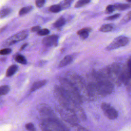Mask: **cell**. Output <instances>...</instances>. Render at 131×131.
I'll return each mask as SVG.
<instances>
[{
	"label": "cell",
	"mask_w": 131,
	"mask_h": 131,
	"mask_svg": "<svg viewBox=\"0 0 131 131\" xmlns=\"http://www.w3.org/2000/svg\"><path fill=\"white\" fill-rule=\"evenodd\" d=\"M114 90L113 83L106 78L100 79L96 83L89 86V94L92 97L99 96H105L111 94Z\"/></svg>",
	"instance_id": "cell-1"
},
{
	"label": "cell",
	"mask_w": 131,
	"mask_h": 131,
	"mask_svg": "<svg viewBox=\"0 0 131 131\" xmlns=\"http://www.w3.org/2000/svg\"><path fill=\"white\" fill-rule=\"evenodd\" d=\"M108 77L111 78L117 84L123 83V74L124 66L121 64L114 63L107 68Z\"/></svg>",
	"instance_id": "cell-2"
},
{
	"label": "cell",
	"mask_w": 131,
	"mask_h": 131,
	"mask_svg": "<svg viewBox=\"0 0 131 131\" xmlns=\"http://www.w3.org/2000/svg\"><path fill=\"white\" fill-rule=\"evenodd\" d=\"M40 124V128L42 130H65L67 129L59 121L53 117L45 119Z\"/></svg>",
	"instance_id": "cell-3"
},
{
	"label": "cell",
	"mask_w": 131,
	"mask_h": 131,
	"mask_svg": "<svg viewBox=\"0 0 131 131\" xmlns=\"http://www.w3.org/2000/svg\"><path fill=\"white\" fill-rule=\"evenodd\" d=\"M28 35V31L27 30H23L17 34L11 36L7 39H6L3 43V46L7 47L11 45H13L16 42L24 40L27 38Z\"/></svg>",
	"instance_id": "cell-4"
},
{
	"label": "cell",
	"mask_w": 131,
	"mask_h": 131,
	"mask_svg": "<svg viewBox=\"0 0 131 131\" xmlns=\"http://www.w3.org/2000/svg\"><path fill=\"white\" fill-rule=\"evenodd\" d=\"M129 41L128 38L125 36H119L115 38L111 43H110L106 48L108 51L113 50L125 46Z\"/></svg>",
	"instance_id": "cell-5"
},
{
	"label": "cell",
	"mask_w": 131,
	"mask_h": 131,
	"mask_svg": "<svg viewBox=\"0 0 131 131\" xmlns=\"http://www.w3.org/2000/svg\"><path fill=\"white\" fill-rule=\"evenodd\" d=\"M101 107L105 116L109 119L114 120L118 117V112L110 104L103 102L101 104Z\"/></svg>",
	"instance_id": "cell-6"
},
{
	"label": "cell",
	"mask_w": 131,
	"mask_h": 131,
	"mask_svg": "<svg viewBox=\"0 0 131 131\" xmlns=\"http://www.w3.org/2000/svg\"><path fill=\"white\" fill-rule=\"evenodd\" d=\"M61 116L67 122L72 123H77L78 121L75 112L71 108L62 109L60 111Z\"/></svg>",
	"instance_id": "cell-7"
},
{
	"label": "cell",
	"mask_w": 131,
	"mask_h": 131,
	"mask_svg": "<svg viewBox=\"0 0 131 131\" xmlns=\"http://www.w3.org/2000/svg\"><path fill=\"white\" fill-rule=\"evenodd\" d=\"M59 36L57 35H51L45 37L42 40V43L47 47L56 46L58 44Z\"/></svg>",
	"instance_id": "cell-8"
},
{
	"label": "cell",
	"mask_w": 131,
	"mask_h": 131,
	"mask_svg": "<svg viewBox=\"0 0 131 131\" xmlns=\"http://www.w3.org/2000/svg\"><path fill=\"white\" fill-rule=\"evenodd\" d=\"M37 108L40 114H42L43 115H52V110L46 104H40L39 106H38Z\"/></svg>",
	"instance_id": "cell-9"
},
{
	"label": "cell",
	"mask_w": 131,
	"mask_h": 131,
	"mask_svg": "<svg viewBox=\"0 0 131 131\" xmlns=\"http://www.w3.org/2000/svg\"><path fill=\"white\" fill-rule=\"evenodd\" d=\"M47 80L46 79L37 81L34 82L30 89V93L33 92L35 91L42 87L47 83Z\"/></svg>",
	"instance_id": "cell-10"
},
{
	"label": "cell",
	"mask_w": 131,
	"mask_h": 131,
	"mask_svg": "<svg viewBox=\"0 0 131 131\" xmlns=\"http://www.w3.org/2000/svg\"><path fill=\"white\" fill-rule=\"evenodd\" d=\"M91 31H92V29L91 28H89V27L84 28L78 31L77 32V34L79 35L80 38L84 40L88 37L89 33Z\"/></svg>",
	"instance_id": "cell-11"
},
{
	"label": "cell",
	"mask_w": 131,
	"mask_h": 131,
	"mask_svg": "<svg viewBox=\"0 0 131 131\" xmlns=\"http://www.w3.org/2000/svg\"><path fill=\"white\" fill-rule=\"evenodd\" d=\"M74 57L73 55H66L59 62V67L62 68L63 67H65L70 63H71L73 60Z\"/></svg>",
	"instance_id": "cell-12"
},
{
	"label": "cell",
	"mask_w": 131,
	"mask_h": 131,
	"mask_svg": "<svg viewBox=\"0 0 131 131\" xmlns=\"http://www.w3.org/2000/svg\"><path fill=\"white\" fill-rule=\"evenodd\" d=\"M18 68V67L16 64H12L10 66L6 71V76L8 77H11L17 72Z\"/></svg>",
	"instance_id": "cell-13"
},
{
	"label": "cell",
	"mask_w": 131,
	"mask_h": 131,
	"mask_svg": "<svg viewBox=\"0 0 131 131\" xmlns=\"http://www.w3.org/2000/svg\"><path fill=\"white\" fill-rule=\"evenodd\" d=\"M14 59L15 61L21 64H26L27 63V60L26 58L24 55L21 54H16L14 57Z\"/></svg>",
	"instance_id": "cell-14"
},
{
	"label": "cell",
	"mask_w": 131,
	"mask_h": 131,
	"mask_svg": "<svg viewBox=\"0 0 131 131\" xmlns=\"http://www.w3.org/2000/svg\"><path fill=\"white\" fill-rule=\"evenodd\" d=\"M114 29V25L111 24H105L100 27L99 31L102 32H108L112 31Z\"/></svg>",
	"instance_id": "cell-15"
},
{
	"label": "cell",
	"mask_w": 131,
	"mask_h": 131,
	"mask_svg": "<svg viewBox=\"0 0 131 131\" xmlns=\"http://www.w3.org/2000/svg\"><path fill=\"white\" fill-rule=\"evenodd\" d=\"M66 24V19L63 17H60L53 24L54 27L56 28H60L62 27Z\"/></svg>",
	"instance_id": "cell-16"
},
{
	"label": "cell",
	"mask_w": 131,
	"mask_h": 131,
	"mask_svg": "<svg viewBox=\"0 0 131 131\" xmlns=\"http://www.w3.org/2000/svg\"><path fill=\"white\" fill-rule=\"evenodd\" d=\"M130 5L126 4H116L114 5L115 9L120 11L127 9L130 7Z\"/></svg>",
	"instance_id": "cell-17"
},
{
	"label": "cell",
	"mask_w": 131,
	"mask_h": 131,
	"mask_svg": "<svg viewBox=\"0 0 131 131\" xmlns=\"http://www.w3.org/2000/svg\"><path fill=\"white\" fill-rule=\"evenodd\" d=\"M73 1V0H63L61 1L59 3V5L61 7L62 10L67 9L70 7Z\"/></svg>",
	"instance_id": "cell-18"
},
{
	"label": "cell",
	"mask_w": 131,
	"mask_h": 131,
	"mask_svg": "<svg viewBox=\"0 0 131 131\" xmlns=\"http://www.w3.org/2000/svg\"><path fill=\"white\" fill-rule=\"evenodd\" d=\"M32 9H33V7L31 6L24 7L20 9L18 14L20 16L24 15L29 13V12H30L32 10Z\"/></svg>",
	"instance_id": "cell-19"
},
{
	"label": "cell",
	"mask_w": 131,
	"mask_h": 131,
	"mask_svg": "<svg viewBox=\"0 0 131 131\" xmlns=\"http://www.w3.org/2000/svg\"><path fill=\"white\" fill-rule=\"evenodd\" d=\"M62 10V8L59 4L52 5L49 9V10L52 13H58Z\"/></svg>",
	"instance_id": "cell-20"
},
{
	"label": "cell",
	"mask_w": 131,
	"mask_h": 131,
	"mask_svg": "<svg viewBox=\"0 0 131 131\" xmlns=\"http://www.w3.org/2000/svg\"><path fill=\"white\" fill-rule=\"evenodd\" d=\"M10 91V87L7 85H2L0 88L1 96L6 95Z\"/></svg>",
	"instance_id": "cell-21"
},
{
	"label": "cell",
	"mask_w": 131,
	"mask_h": 131,
	"mask_svg": "<svg viewBox=\"0 0 131 131\" xmlns=\"http://www.w3.org/2000/svg\"><path fill=\"white\" fill-rule=\"evenodd\" d=\"M91 0H78L75 5V8H79L89 3Z\"/></svg>",
	"instance_id": "cell-22"
},
{
	"label": "cell",
	"mask_w": 131,
	"mask_h": 131,
	"mask_svg": "<svg viewBox=\"0 0 131 131\" xmlns=\"http://www.w3.org/2000/svg\"><path fill=\"white\" fill-rule=\"evenodd\" d=\"M11 11V9L9 8L2 9L1 10V18H3V17H5L6 16H7L9 14H10Z\"/></svg>",
	"instance_id": "cell-23"
},
{
	"label": "cell",
	"mask_w": 131,
	"mask_h": 131,
	"mask_svg": "<svg viewBox=\"0 0 131 131\" xmlns=\"http://www.w3.org/2000/svg\"><path fill=\"white\" fill-rule=\"evenodd\" d=\"M50 33V31L49 29L47 28H44L40 29L39 31H38L37 33L39 36H45L49 34Z\"/></svg>",
	"instance_id": "cell-24"
},
{
	"label": "cell",
	"mask_w": 131,
	"mask_h": 131,
	"mask_svg": "<svg viewBox=\"0 0 131 131\" xmlns=\"http://www.w3.org/2000/svg\"><path fill=\"white\" fill-rule=\"evenodd\" d=\"M11 52H12V50L11 48H6L2 49L0 51V54L2 55H8L10 54Z\"/></svg>",
	"instance_id": "cell-25"
},
{
	"label": "cell",
	"mask_w": 131,
	"mask_h": 131,
	"mask_svg": "<svg viewBox=\"0 0 131 131\" xmlns=\"http://www.w3.org/2000/svg\"><path fill=\"white\" fill-rule=\"evenodd\" d=\"M25 128L28 130L31 131H35L36 130V128L32 123H28L25 124Z\"/></svg>",
	"instance_id": "cell-26"
},
{
	"label": "cell",
	"mask_w": 131,
	"mask_h": 131,
	"mask_svg": "<svg viewBox=\"0 0 131 131\" xmlns=\"http://www.w3.org/2000/svg\"><path fill=\"white\" fill-rule=\"evenodd\" d=\"M115 10V8L114 5H108L106 8V12L107 13H112L114 10Z\"/></svg>",
	"instance_id": "cell-27"
},
{
	"label": "cell",
	"mask_w": 131,
	"mask_h": 131,
	"mask_svg": "<svg viewBox=\"0 0 131 131\" xmlns=\"http://www.w3.org/2000/svg\"><path fill=\"white\" fill-rule=\"evenodd\" d=\"M131 19V11L127 13L126 15L123 17L122 19V21L123 23H126L129 21Z\"/></svg>",
	"instance_id": "cell-28"
},
{
	"label": "cell",
	"mask_w": 131,
	"mask_h": 131,
	"mask_svg": "<svg viewBox=\"0 0 131 131\" xmlns=\"http://www.w3.org/2000/svg\"><path fill=\"white\" fill-rule=\"evenodd\" d=\"M120 14L119 13H117L115 14H114L113 15H111L110 16H108L107 17L105 18V19L107 20H114L116 19L117 18H118L119 16H120Z\"/></svg>",
	"instance_id": "cell-29"
},
{
	"label": "cell",
	"mask_w": 131,
	"mask_h": 131,
	"mask_svg": "<svg viewBox=\"0 0 131 131\" xmlns=\"http://www.w3.org/2000/svg\"><path fill=\"white\" fill-rule=\"evenodd\" d=\"M45 2H46V0H36L35 1L36 6L38 8H41L44 5Z\"/></svg>",
	"instance_id": "cell-30"
},
{
	"label": "cell",
	"mask_w": 131,
	"mask_h": 131,
	"mask_svg": "<svg viewBox=\"0 0 131 131\" xmlns=\"http://www.w3.org/2000/svg\"><path fill=\"white\" fill-rule=\"evenodd\" d=\"M41 29V28L40 26H34V27H32L31 29H30V31L31 32H37L38 31H39Z\"/></svg>",
	"instance_id": "cell-31"
},
{
	"label": "cell",
	"mask_w": 131,
	"mask_h": 131,
	"mask_svg": "<svg viewBox=\"0 0 131 131\" xmlns=\"http://www.w3.org/2000/svg\"><path fill=\"white\" fill-rule=\"evenodd\" d=\"M28 43H27V42L24 43V44L21 46V47L20 48V51H23V50H24L26 48V47L28 46Z\"/></svg>",
	"instance_id": "cell-32"
},
{
	"label": "cell",
	"mask_w": 131,
	"mask_h": 131,
	"mask_svg": "<svg viewBox=\"0 0 131 131\" xmlns=\"http://www.w3.org/2000/svg\"><path fill=\"white\" fill-rule=\"evenodd\" d=\"M6 26L5 27H3V28H2L1 29V32L2 33V32H3V30H4L5 29V28H6Z\"/></svg>",
	"instance_id": "cell-33"
},
{
	"label": "cell",
	"mask_w": 131,
	"mask_h": 131,
	"mask_svg": "<svg viewBox=\"0 0 131 131\" xmlns=\"http://www.w3.org/2000/svg\"><path fill=\"white\" fill-rule=\"evenodd\" d=\"M127 2H131V0H126Z\"/></svg>",
	"instance_id": "cell-34"
}]
</instances>
